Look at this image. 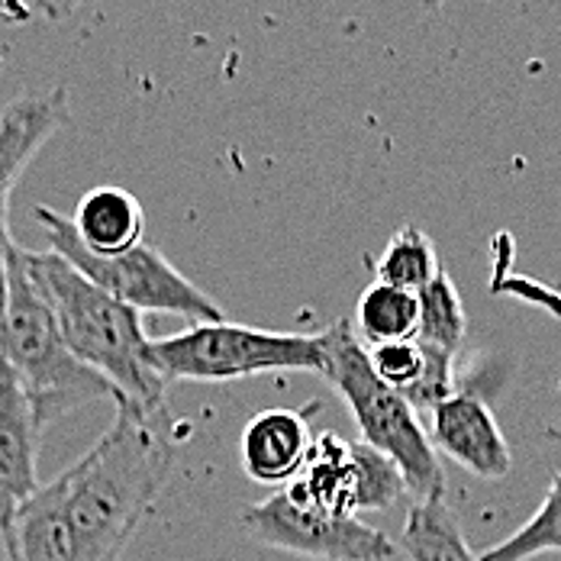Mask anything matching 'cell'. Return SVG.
<instances>
[{
    "label": "cell",
    "mask_w": 561,
    "mask_h": 561,
    "mask_svg": "<svg viewBox=\"0 0 561 561\" xmlns=\"http://www.w3.org/2000/svg\"><path fill=\"white\" fill-rule=\"evenodd\" d=\"M178 461L169 407L116 403L107 433L58 474L65 519L91 561H119L165 491Z\"/></svg>",
    "instance_id": "obj_1"
},
{
    "label": "cell",
    "mask_w": 561,
    "mask_h": 561,
    "mask_svg": "<svg viewBox=\"0 0 561 561\" xmlns=\"http://www.w3.org/2000/svg\"><path fill=\"white\" fill-rule=\"evenodd\" d=\"M20 262L49 304L71 355L111 385L116 403L123 400L146 413L162 410L169 381L152 362L142 317L75 272L53 249L33 252L20 245Z\"/></svg>",
    "instance_id": "obj_2"
},
{
    "label": "cell",
    "mask_w": 561,
    "mask_h": 561,
    "mask_svg": "<svg viewBox=\"0 0 561 561\" xmlns=\"http://www.w3.org/2000/svg\"><path fill=\"white\" fill-rule=\"evenodd\" d=\"M323 336V378L348 403L362 443L388 455L407 481L413 501L446 497V474L410 400L378 378L368 348L358 342L348 320H336Z\"/></svg>",
    "instance_id": "obj_3"
},
{
    "label": "cell",
    "mask_w": 561,
    "mask_h": 561,
    "mask_svg": "<svg viewBox=\"0 0 561 561\" xmlns=\"http://www.w3.org/2000/svg\"><path fill=\"white\" fill-rule=\"evenodd\" d=\"M0 362L16 375L43 430L78 407L107 397L116 403L111 385L81 365L65 345L49 304L20 262V242L10 249V297L0 323Z\"/></svg>",
    "instance_id": "obj_4"
},
{
    "label": "cell",
    "mask_w": 561,
    "mask_h": 561,
    "mask_svg": "<svg viewBox=\"0 0 561 561\" xmlns=\"http://www.w3.org/2000/svg\"><path fill=\"white\" fill-rule=\"evenodd\" d=\"M36 224L43 226L53 252L136 313H174L191 320V327L226 320L224 307L181 268H174L159 249H149L142 242L123 255H94L78 242L71 220L46 204L36 207Z\"/></svg>",
    "instance_id": "obj_5"
},
{
    "label": "cell",
    "mask_w": 561,
    "mask_h": 561,
    "mask_svg": "<svg viewBox=\"0 0 561 561\" xmlns=\"http://www.w3.org/2000/svg\"><path fill=\"white\" fill-rule=\"evenodd\" d=\"M152 362L165 381H236L272 371H323V336L272 333L239 323H194L152 339Z\"/></svg>",
    "instance_id": "obj_6"
},
{
    "label": "cell",
    "mask_w": 561,
    "mask_h": 561,
    "mask_svg": "<svg viewBox=\"0 0 561 561\" xmlns=\"http://www.w3.org/2000/svg\"><path fill=\"white\" fill-rule=\"evenodd\" d=\"M239 526L259 546L313 561H391L397 546L362 523L358 516H336L294 497L287 488L262 504L242 510Z\"/></svg>",
    "instance_id": "obj_7"
},
{
    "label": "cell",
    "mask_w": 561,
    "mask_h": 561,
    "mask_svg": "<svg viewBox=\"0 0 561 561\" xmlns=\"http://www.w3.org/2000/svg\"><path fill=\"white\" fill-rule=\"evenodd\" d=\"M430 443L433 449L449 455L455 465L468 468L484 481L510 474V446L478 393H451L430 410Z\"/></svg>",
    "instance_id": "obj_8"
},
{
    "label": "cell",
    "mask_w": 561,
    "mask_h": 561,
    "mask_svg": "<svg viewBox=\"0 0 561 561\" xmlns=\"http://www.w3.org/2000/svg\"><path fill=\"white\" fill-rule=\"evenodd\" d=\"M39 420L16 375L0 362V533L43 484L36 471Z\"/></svg>",
    "instance_id": "obj_9"
},
{
    "label": "cell",
    "mask_w": 561,
    "mask_h": 561,
    "mask_svg": "<svg viewBox=\"0 0 561 561\" xmlns=\"http://www.w3.org/2000/svg\"><path fill=\"white\" fill-rule=\"evenodd\" d=\"M68 123L71 98L65 88L23 91L0 111V204H10L26 165Z\"/></svg>",
    "instance_id": "obj_10"
},
{
    "label": "cell",
    "mask_w": 561,
    "mask_h": 561,
    "mask_svg": "<svg viewBox=\"0 0 561 561\" xmlns=\"http://www.w3.org/2000/svg\"><path fill=\"white\" fill-rule=\"evenodd\" d=\"M307 410H265L242 433V468L259 484H290L313 446Z\"/></svg>",
    "instance_id": "obj_11"
},
{
    "label": "cell",
    "mask_w": 561,
    "mask_h": 561,
    "mask_svg": "<svg viewBox=\"0 0 561 561\" xmlns=\"http://www.w3.org/2000/svg\"><path fill=\"white\" fill-rule=\"evenodd\" d=\"M284 488L327 513L358 516V443H348L336 433H320L300 474Z\"/></svg>",
    "instance_id": "obj_12"
},
{
    "label": "cell",
    "mask_w": 561,
    "mask_h": 561,
    "mask_svg": "<svg viewBox=\"0 0 561 561\" xmlns=\"http://www.w3.org/2000/svg\"><path fill=\"white\" fill-rule=\"evenodd\" d=\"M7 561H91L75 539L56 484H43L0 533Z\"/></svg>",
    "instance_id": "obj_13"
},
{
    "label": "cell",
    "mask_w": 561,
    "mask_h": 561,
    "mask_svg": "<svg viewBox=\"0 0 561 561\" xmlns=\"http://www.w3.org/2000/svg\"><path fill=\"white\" fill-rule=\"evenodd\" d=\"M68 220L78 242L94 255H123L142 245L146 236V210L139 197L113 184L91 187Z\"/></svg>",
    "instance_id": "obj_14"
},
{
    "label": "cell",
    "mask_w": 561,
    "mask_h": 561,
    "mask_svg": "<svg viewBox=\"0 0 561 561\" xmlns=\"http://www.w3.org/2000/svg\"><path fill=\"white\" fill-rule=\"evenodd\" d=\"M400 546L410 561H481V556L471 552L446 497L410 504Z\"/></svg>",
    "instance_id": "obj_15"
},
{
    "label": "cell",
    "mask_w": 561,
    "mask_h": 561,
    "mask_svg": "<svg viewBox=\"0 0 561 561\" xmlns=\"http://www.w3.org/2000/svg\"><path fill=\"white\" fill-rule=\"evenodd\" d=\"M416 327H420L416 294L381 284V280L362 290L355 304V330H358V342H365L368 348L388 345V342H407L416 336Z\"/></svg>",
    "instance_id": "obj_16"
},
{
    "label": "cell",
    "mask_w": 561,
    "mask_h": 561,
    "mask_svg": "<svg viewBox=\"0 0 561 561\" xmlns=\"http://www.w3.org/2000/svg\"><path fill=\"white\" fill-rule=\"evenodd\" d=\"M439 272L443 268H439L436 242L416 226H400L388 239L381 259L375 262V275L381 284H391L410 294H420Z\"/></svg>",
    "instance_id": "obj_17"
},
{
    "label": "cell",
    "mask_w": 561,
    "mask_h": 561,
    "mask_svg": "<svg viewBox=\"0 0 561 561\" xmlns=\"http://www.w3.org/2000/svg\"><path fill=\"white\" fill-rule=\"evenodd\" d=\"M420 327H416V342L433 352H446L455 358L458 345L465 342L468 320H465V304L455 287V280L439 272L420 294Z\"/></svg>",
    "instance_id": "obj_18"
},
{
    "label": "cell",
    "mask_w": 561,
    "mask_h": 561,
    "mask_svg": "<svg viewBox=\"0 0 561 561\" xmlns=\"http://www.w3.org/2000/svg\"><path fill=\"white\" fill-rule=\"evenodd\" d=\"M546 552H561V471L552 478L539 510L501 546L488 549L481 561H529Z\"/></svg>",
    "instance_id": "obj_19"
},
{
    "label": "cell",
    "mask_w": 561,
    "mask_h": 561,
    "mask_svg": "<svg viewBox=\"0 0 561 561\" xmlns=\"http://www.w3.org/2000/svg\"><path fill=\"white\" fill-rule=\"evenodd\" d=\"M10 249H13V236H10V204H0V323H3L7 297H10Z\"/></svg>",
    "instance_id": "obj_20"
},
{
    "label": "cell",
    "mask_w": 561,
    "mask_h": 561,
    "mask_svg": "<svg viewBox=\"0 0 561 561\" xmlns=\"http://www.w3.org/2000/svg\"><path fill=\"white\" fill-rule=\"evenodd\" d=\"M81 3H84V0H43L39 16H46V20H65V16H71Z\"/></svg>",
    "instance_id": "obj_21"
},
{
    "label": "cell",
    "mask_w": 561,
    "mask_h": 561,
    "mask_svg": "<svg viewBox=\"0 0 561 561\" xmlns=\"http://www.w3.org/2000/svg\"><path fill=\"white\" fill-rule=\"evenodd\" d=\"M13 10H20V16H36L43 10V0H7Z\"/></svg>",
    "instance_id": "obj_22"
},
{
    "label": "cell",
    "mask_w": 561,
    "mask_h": 561,
    "mask_svg": "<svg viewBox=\"0 0 561 561\" xmlns=\"http://www.w3.org/2000/svg\"><path fill=\"white\" fill-rule=\"evenodd\" d=\"M420 3H423V10H439L446 0H420Z\"/></svg>",
    "instance_id": "obj_23"
}]
</instances>
